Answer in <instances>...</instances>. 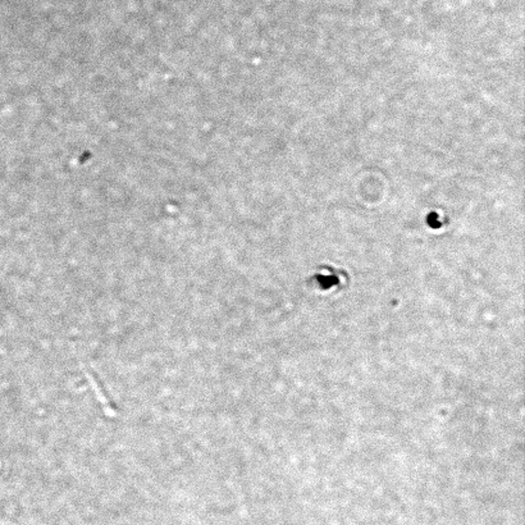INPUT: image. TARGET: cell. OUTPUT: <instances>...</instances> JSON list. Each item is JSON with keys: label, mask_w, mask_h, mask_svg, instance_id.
<instances>
[{"label": "cell", "mask_w": 525, "mask_h": 525, "mask_svg": "<svg viewBox=\"0 0 525 525\" xmlns=\"http://www.w3.org/2000/svg\"><path fill=\"white\" fill-rule=\"evenodd\" d=\"M84 374L86 377V379H87V382L90 383L91 389L94 391V394L97 395V401L100 402V405H102V408L105 411V414L109 415V416L117 415L116 405L112 402L109 396L107 395L103 384L97 379V376L92 374L90 370H87L86 368H84Z\"/></svg>", "instance_id": "cell-1"}]
</instances>
